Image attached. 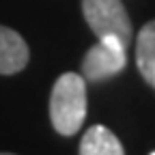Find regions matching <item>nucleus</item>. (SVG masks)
I'll use <instances>...</instances> for the list:
<instances>
[{"label":"nucleus","instance_id":"1","mask_svg":"<svg viewBox=\"0 0 155 155\" xmlns=\"http://www.w3.org/2000/svg\"><path fill=\"white\" fill-rule=\"evenodd\" d=\"M50 119L52 127L73 136L86 119V80L78 73H63L52 86L50 95Z\"/></svg>","mask_w":155,"mask_h":155},{"label":"nucleus","instance_id":"2","mask_svg":"<svg viewBox=\"0 0 155 155\" xmlns=\"http://www.w3.org/2000/svg\"><path fill=\"white\" fill-rule=\"evenodd\" d=\"M82 13L97 39L116 37L123 45H129L131 19L121 0H82Z\"/></svg>","mask_w":155,"mask_h":155},{"label":"nucleus","instance_id":"3","mask_svg":"<svg viewBox=\"0 0 155 155\" xmlns=\"http://www.w3.org/2000/svg\"><path fill=\"white\" fill-rule=\"evenodd\" d=\"M127 65V45L116 37H101L99 43L93 45L82 61V73L88 82H101L121 73Z\"/></svg>","mask_w":155,"mask_h":155},{"label":"nucleus","instance_id":"4","mask_svg":"<svg viewBox=\"0 0 155 155\" xmlns=\"http://www.w3.org/2000/svg\"><path fill=\"white\" fill-rule=\"evenodd\" d=\"M28 65V45L22 35L0 26V75L19 73Z\"/></svg>","mask_w":155,"mask_h":155},{"label":"nucleus","instance_id":"5","mask_svg":"<svg viewBox=\"0 0 155 155\" xmlns=\"http://www.w3.org/2000/svg\"><path fill=\"white\" fill-rule=\"evenodd\" d=\"M80 155H125V151L121 140L108 127L93 125L80 142Z\"/></svg>","mask_w":155,"mask_h":155},{"label":"nucleus","instance_id":"6","mask_svg":"<svg viewBox=\"0 0 155 155\" xmlns=\"http://www.w3.org/2000/svg\"><path fill=\"white\" fill-rule=\"evenodd\" d=\"M155 63V19L142 26L136 41V65L140 75L147 73V69Z\"/></svg>","mask_w":155,"mask_h":155},{"label":"nucleus","instance_id":"7","mask_svg":"<svg viewBox=\"0 0 155 155\" xmlns=\"http://www.w3.org/2000/svg\"><path fill=\"white\" fill-rule=\"evenodd\" d=\"M142 78H144V82H149V84L155 88V63H153V65L147 69V73H144Z\"/></svg>","mask_w":155,"mask_h":155},{"label":"nucleus","instance_id":"8","mask_svg":"<svg viewBox=\"0 0 155 155\" xmlns=\"http://www.w3.org/2000/svg\"><path fill=\"white\" fill-rule=\"evenodd\" d=\"M0 155H13V153H0Z\"/></svg>","mask_w":155,"mask_h":155},{"label":"nucleus","instance_id":"9","mask_svg":"<svg viewBox=\"0 0 155 155\" xmlns=\"http://www.w3.org/2000/svg\"><path fill=\"white\" fill-rule=\"evenodd\" d=\"M151 155H155V151H153V153H151Z\"/></svg>","mask_w":155,"mask_h":155}]
</instances>
